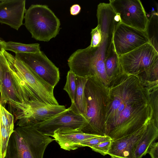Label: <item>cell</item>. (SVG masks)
<instances>
[{
	"label": "cell",
	"mask_w": 158,
	"mask_h": 158,
	"mask_svg": "<svg viewBox=\"0 0 158 158\" xmlns=\"http://www.w3.org/2000/svg\"><path fill=\"white\" fill-rule=\"evenodd\" d=\"M150 86L138 76L123 71L110 81L105 135L116 140L135 132L153 119Z\"/></svg>",
	"instance_id": "1"
},
{
	"label": "cell",
	"mask_w": 158,
	"mask_h": 158,
	"mask_svg": "<svg viewBox=\"0 0 158 158\" xmlns=\"http://www.w3.org/2000/svg\"><path fill=\"white\" fill-rule=\"evenodd\" d=\"M3 54L24 103L34 101L47 104L59 105L54 96V88L45 82L15 56L5 50Z\"/></svg>",
	"instance_id": "2"
},
{
	"label": "cell",
	"mask_w": 158,
	"mask_h": 158,
	"mask_svg": "<svg viewBox=\"0 0 158 158\" xmlns=\"http://www.w3.org/2000/svg\"><path fill=\"white\" fill-rule=\"evenodd\" d=\"M104 34V40L100 46L95 48L89 46L77 50L68 59V64L70 70L76 75L85 78L97 76L108 87L110 81L106 73L104 61L113 36Z\"/></svg>",
	"instance_id": "3"
},
{
	"label": "cell",
	"mask_w": 158,
	"mask_h": 158,
	"mask_svg": "<svg viewBox=\"0 0 158 158\" xmlns=\"http://www.w3.org/2000/svg\"><path fill=\"white\" fill-rule=\"evenodd\" d=\"M87 78L84 89L87 104L85 118L87 123L81 131L87 134L104 136L108 88L97 76H90Z\"/></svg>",
	"instance_id": "4"
},
{
	"label": "cell",
	"mask_w": 158,
	"mask_h": 158,
	"mask_svg": "<svg viewBox=\"0 0 158 158\" xmlns=\"http://www.w3.org/2000/svg\"><path fill=\"white\" fill-rule=\"evenodd\" d=\"M54 140L32 125L18 127L9 138L5 158H43Z\"/></svg>",
	"instance_id": "5"
},
{
	"label": "cell",
	"mask_w": 158,
	"mask_h": 158,
	"mask_svg": "<svg viewBox=\"0 0 158 158\" xmlns=\"http://www.w3.org/2000/svg\"><path fill=\"white\" fill-rule=\"evenodd\" d=\"M25 14L24 25L36 40L48 42L58 34L60 20L47 6L32 4Z\"/></svg>",
	"instance_id": "6"
},
{
	"label": "cell",
	"mask_w": 158,
	"mask_h": 158,
	"mask_svg": "<svg viewBox=\"0 0 158 158\" xmlns=\"http://www.w3.org/2000/svg\"><path fill=\"white\" fill-rule=\"evenodd\" d=\"M122 71L146 80L150 68L158 61V52L149 42L119 56Z\"/></svg>",
	"instance_id": "7"
},
{
	"label": "cell",
	"mask_w": 158,
	"mask_h": 158,
	"mask_svg": "<svg viewBox=\"0 0 158 158\" xmlns=\"http://www.w3.org/2000/svg\"><path fill=\"white\" fill-rule=\"evenodd\" d=\"M14 110L18 127L33 125L46 120L64 111L65 106L30 101L9 104Z\"/></svg>",
	"instance_id": "8"
},
{
	"label": "cell",
	"mask_w": 158,
	"mask_h": 158,
	"mask_svg": "<svg viewBox=\"0 0 158 158\" xmlns=\"http://www.w3.org/2000/svg\"><path fill=\"white\" fill-rule=\"evenodd\" d=\"M87 122L78 112L73 103L64 111L44 121L32 126L43 134L52 137L55 131L66 132L81 131Z\"/></svg>",
	"instance_id": "9"
},
{
	"label": "cell",
	"mask_w": 158,
	"mask_h": 158,
	"mask_svg": "<svg viewBox=\"0 0 158 158\" xmlns=\"http://www.w3.org/2000/svg\"><path fill=\"white\" fill-rule=\"evenodd\" d=\"M22 61L45 82L54 88L60 79L57 68L44 52L18 53L15 56Z\"/></svg>",
	"instance_id": "10"
},
{
	"label": "cell",
	"mask_w": 158,
	"mask_h": 158,
	"mask_svg": "<svg viewBox=\"0 0 158 158\" xmlns=\"http://www.w3.org/2000/svg\"><path fill=\"white\" fill-rule=\"evenodd\" d=\"M109 3L120 17L121 22L127 26L146 31L149 20L139 0H110Z\"/></svg>",
	"instance_id": "11"
},
{
	"label": "cell",
	"mask_w": 158,
	"mask_h": 158,
	"mask_svg": "<svg viewBox=\"0 0 158 158\" xmlns=\"http://www.w3.org/2000/svg\"><path fill=\"white\" fill-rule=\"evenodd\" d=\"M112 42L119 56L149 42L150 40L147 30H140L120 22L115 28Z\"/></svg>",
	"instance_id": "12"
},
{
	"label": "cell",
	"mask_w": 158,
	"mask_h": 158,
	"mask_svg": "<svg viewBox=\"0 0 158 158\" xmlns=\"http://www.w3.org/2000/svg\"><path fill=\"white\" fill-rule=\"evenodd\" d=\"M0 65L2 72L0 103L3 106L6 104L24 103L3 53L0 54Z\"/></svg>",
	"instance_id": "13"
},
{
	"label": "cell",
	"mask_w": 158,
	"mask_h": 158,
	"mask_svg": "<svg viewBox=\"0 0 158 158\" xmlns=\"http://www.w3.org/2000/svg\"><path fill=\"white\" fill-rule=\"evenodd\" d=\"M25 0H3L0 3V23L17 30L23 24Z\"/></svg>",
	"instance_id": "14"
},
{
	"label": "cell",
	"mask_w": 158,
	"mask_h": 158,
	"mask_svg": "<svg viewBox=\"0 0 158 158\" xmlns=\"http://www.w3.org/2000/svg\"><path fill=\"white\" fill-rule=\"evenodd\" d=\"M147 124L131 134L112 140L108 153L110 158H134L138 142Z\"/></svg>",
	"instance_id": "15"
},
{
	"label": "cell",
	"mask_w": 158,
	"mask_h": 158,
	"mask_svg": "<svg viewBox=\"0 0 158 158\" xmlns=\"http://www.w3.org/2000/svg\"><path fill=\"white\" fill-rule=\"evenodd\" d=\"M100 136L85 133L81 131H74L66 132L56 131L52 137L61 148L70 151L80 148V143L85 140Z\"/></svg>",
	"instance_id": "16"
},
{
	"label": "cell",
	"mask_w": 158,
	"mask_h": 158,
	"mask_svg": "<svg viewBox=\"0 0 158 158\" xmlns=\"http://www.w3.org/2000/svg\"><path fill=\"white\" fill-rule=\"evenodd\" d=\"M158 137V125L152 119L147 125L138 142L134 158H142L148 153L151 146Z\"/></svg>",
	"instance_id": "17"
},
{
	"label": "cell",
	"mask_w": 158,
	"mask_h": 158,
	"mask_svg": "<svg viewBox=\"0 0 158 158\" xmlns=\"http://www.w3.org/2000/svg\"><path fill=\"white\" fill-rule=\"evenodd\" d=\"M104 62L106 73L110 82L117 75L122 71L119 56L115 51L112 41L107 50Z\"/></svg>",
	"instance_id": "18"
},
{
	"label": "cell",
	"mask_w": 158,
	"mask_h": 158,
	"mask_svg": "<svg viewBox=\"0 0 158 158\" xmlns=\"http://www.w3.org/2000/svg\"><path fill=\"white\" fill-rule=\"evenodd\" d=\"M76 78V89L73 103L79 113L85 118L87 112V104L84 89L88 78L77 75Z\"/></svg>",
	"instance_id": "19"
},
{
	"label": "cell",
	"mask_w": 158,
	"mask_h": 158,
	"mask_svg": "<svg viewBox=\"0 0 158 158\" xmlns=\"http://www.w3.org/2000/svg\"><path fill=\"white\" fill-rule=\"evenodd\" d=\"M4 50H9L18 53H33L41 51L40 44L38 43L24 44L12 41H3Z\"/></svg>",
	"instance_id": "20"
},
{
	"label": "cell",
	"mask_w": 158,
	"mask_h": 158,
	"mask_svg": "<svg viewBox=\"0 0 158 158\" xmlns=\"http://www.w3.org/2000/svg\"><path fill=\"white\" fill-rule=\"evenodd\" d=\"M0 125L4 127L11 134L14 131V117L0 103Z\"/></svg>",
	"instance_id": "21"
},
{
	"label": "cell",
	"mask_w": 158,
	"mask_h": 158,
	"mask_svg": "<svg viewBox=\"0 0 158 158\" xmlns=\"http://www.w3.org/2000/svg\"><path fill=\"white\" fill-rule=\"evenodd\" d=\"M76 74L69 70L66 76V84L63 89L68 94L71 101L74 103L76 89Z\"/></svg>",
	"instance_id": "22"
},
{
	"label": "cell",
	"mask_w": 158,
	"mask_h": 158,
	"mask_svg": "<svg viewBox=\"0 0 158 158\" xmlns=\"http://www.w3.org/2000/svg\"><path fill=\"white\" fill-rule=\"evenodd\" d=\"M11 135L4 127L0 125V158H5Z\"/></svg>",
	"instance_id": "23"
},
{
	"label": "cell",
	"mask_w": 158,
	"mask_h": 158,
	"mask_svg": "<svg viewBox=\"0 0 158 158\" xmlns=\"http://www.w3.org/2000/svg\"><path fill=\"white\" fill-rule=\"evenodd\" d=\"M150 101L153 110V119L158 125V85L150 90Z\"/></svg>",
	"instance_id": "24"
},
{
	"label": "cell",
	"mask_w": 158,
	"mask_h": 158,
	"mask_svg": "<svg viewBox=\"0 0 158 158\" xmlns=\"http://www.w3.org/2000/svg\"><path fill=\"white\" fill-rule=\"evenodd\" d=\"M91 34V40L89 46L92 48L98 47L102 43L104 37V34L101 31L100 26H97L92 29Z\"/></svg>",
	"instance_id": "25"
},
{
	"label": "cell",
	"mask_w": 158,
	"mask_h": 158,
	"mask_svg": "<svg viewBox=\"0 0 158 158\" xmlns=\"http://www.w3.org/2000/svg\"><path fill=\"white\" fill-rule=\"evenodd\" d=\"M110 140L112 139L108 136H100L89 139L81 142L79 144L80 147H89L90 148L100 143Z\"/></svg>",
	"instance_id": "26"
},
{
	"label": "cell",
	"mask_w": 158,
	"mask_h": 158,
	"mask_svg": "<svg viewBox=\"0 0 158 158\" xmlns=\"http://www.w3.org/2000/svg\"><path fill=\"white\" fill-rule=\"evenodd\" d=\"M112 140H110L102 142L90 148L93 151L105 156L108 154L111 146Z\"/></svg>",
	"instance_id": "27"
},
{
	"label": "cell",
	"mask_w": 158,
	"mask_h": 158,
	"mask_svg": "<svg viewBox=\"0 0 158 158\" xmlns=\"http://www.w3.org/2000/svg\"><path fill=\"white\" fill-rule=\"evenodd\" d=\"M148 153L151 158H158V142H154L151 146Z\"/></svg>",
	"instance_id": "28"
},
{
	"label": "cell",
	"mask_w": 158,
	"mask_h": 158,
	"mask_svg": "<svg viewBox=\"0 0 158 158\" xmlns=\"http://www.w3.org/2000/svg\"><path fill=\"white\" fill-rule=\"evenodd\" d=\"M81 7L78 4H75L72 6L70 7V11L71 15H76L80 12Z\"/></svg>",
	"instance_id": "29"
},
{
	"label": "cell",
	"mask_w": 158,
	"mask_h": 158,
	"mask_svg": "<svg viewBox=\"0 0 158 158\" xmlns=\"http://www.w3.org/2000/svg\"><path fill=\"white\" fill-rule=\"evenodd\" d=\"M4 50L3 48V41L0 40V54L2 53Z\"/></svg>",
	"instance_id": "30"
},
{
	"label": "cell",
	"mask_w": 158,
	"mask_h": 158,
	"mask_svg": "<svg viewBox=\"0 0 158 158\" xmlns=\"http://www.w3.org/2000/svg\"><path fill=\"white\" fill-rule=\"evenodd\" d=\"M2 70L0 65V90L1 89V81H2Z\"/></svg>",
	"instance_id": "31"
},
{
	"label": "cell",
	"mask_w": 158,
	"mask_h": 158,
	"mask_svg": "<svg viewBox=\"0 0 158 158\" xmlns=\"http://www.w3.org/2000/svg\"><path fill=\"white\" fill-rule=\"evenodd\" d=\"M3 1V0H0V3Z\"/></svg>",
	"instance_id": "32"
}]
</instances>
